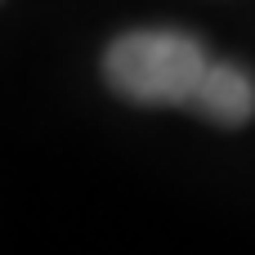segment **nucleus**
Masks as SVG:
<instances>
[{
  "instance_id": "1",
  "label": "nucleus",
  "mask_w": 255,
  "mask_h": 255,
  "mask_svg": "<svg viewBox=\"0 0 255 255\" xmlns=\"http://www.w3.org/2000/svg\"><path fill=\"white\" fill-rule=\"evenodd\" d=\"M211 63L215 58L206 54V45L197 36L170 31V27H143V31H126L108 45L103 76L130 103L193 108Z\"/></svg>"
},
{
  "instance_id": "2",
  "label": "nucleus",
  "mask_w": 255,
  "mask_h": 255,
  "mask_svg": "<svg viewBox=\"0 0 255 255\" xmlns=\"http://www.w3.org/2000/svg\"><path fill=\"white\" fill-rule=\"evenodd\" d=\"M193 108L215 121V126H247L255 117V81L247 67L238 63H211L206 76H202V90L193 99Z\"/></svg>"
}]
</instances>
